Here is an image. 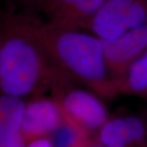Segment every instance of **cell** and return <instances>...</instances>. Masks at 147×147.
I'll list each match as a JSON object with an SVG mask.
<instances>
[{"label": "cell", "instance_id": "cell-4", "mask_svg": "<svg viewBox=\"0 0 147 147\" xmlns=\"http://www.w3.org/2000/svg\"><path fill=\"white\" fill-rule=\"evenodd\" d=\"M147 24V0H105L88 32L110 40Z\"/></svg>", "mask_w": 147, "mask_h": 147}, {"label": "cell", "instance_id": "cell-11", "mask_svg": "<svg viewBox=\"0 0 147 147\" xmlns=\"http://www.w3.org/2000/svg\"><path fill=\"white\" fill-rule=\"evenodd\" d=\"M48 138L53 147H88L92 142L88 131L67 118Z\"/></svg>", "mask_w": 147, "mask_h": 147}, {"label": "cell", "instance_id": "cell-10", "mask_svg": "<svg viewBox=\"0 0 147 147\" xmlns=\"http://www.w3.org/2000/svg\"><path fill=\"white\" fill-rule=\"evenodd\" d=\"M119 92L147 102V50L127 70L119 84Z\"/></svg>", "mask_w": 147, "mask_h": 147}, {"label": "cell", "instance_id": "cell-3", "mask_svg": "<svg viewBox=\"0 0 147 147\" xmlns=\"http://www.w3.org/2000/svg\"><path fill=\"white\" fill-rule=\"evenodd\" d=\"M65 76L51 90L66 118L88 132L98 131L109 120L108 110L103 99L87 88Z\"/></svg>", "mask_w": 147, "mask_h": 147}, {"label": "cell", "instance_id": "cell-8", "mask_svg": "<svg viewBox=\"0 0 147 147\" xmlns=\"http://www.w3.org/2000/svg\"><path fill=\"white\" fill-rule=\"evenodd\" d=\"M98 141L105 147H147L144 116L110 117L98 131Z\"/></svg>", "mask_w": 147, "mask_h": 147}, {"label": "cell", "instance_id": "cell-2", "mask_svg": "<svg viewBox=\"0 0 147 147\" xmlns=\"http://www.w3.org/2000/svg\"><path fill=\"white\" fill-rule=\"evenodd\" d=\"M24 12L32 34L66 75L102 99L120 95L107 66L100 38L90 32L53 26L37 14Z\"/></svg>", "mask_w": 147, "mask_h": 147}, {"label": "cell", "instance_id": "cell-9", "mask_svg": "<svg viewBox=\"0 0 147 147\" xmlns=\"http://www.w3.org/2000/svg\"><path fill=\"white\" fill-rule=\"evenodd\" d=\"M26 101L7 95L0 96V147H27L22 132Z\"/></svg>", "mask_w": 147, "mask_h": 147}, {"label": "cell", "instance_id": "cell-12", "mask_svg": "<svg viewBox=\"0 0 147 147\" xmlns=\"http://www.w3.org/2000/svg\"><path fill=\"white\" fill-rule=\"evenodd\" d=\"M47 0H7V3L20 11L32 14L41 13Z\"/></svg>", "mask_w": 147, "mask_h": 147}, {"label": "cell", "instance_id": "cell-14", "mask_svg": "<svg viewBox=\"0 0 147 147\" xmlns=\"http://www.w3.org/2000/svg\"><path fill=\"white\" fill-rule=\"evenodd\" d=\"M88 147H105V146H102V145L100 144L99 142H98V143H93V142H92V143H91Z\"/></svg>", "mask_w": 147, "mask_h": 147}, {"label": "cell", "instance_id": "cell-1", "mask_svg": "<svg viewBox=\"0 0 147 147\" xmlns=\"http://www.w3.org/2000/svg\"><path fill=\"white\" fill-rule=\"evenodd\" d=\"M68 76L54 62L28 26L25 12L9 6L0 24L1 95L32 98L51 92Z\"/></svg>", "mask_w": 147, "mask_h": 147}, {"label": "cell", "instance_id": "cell-5", "mask_svg": "<svg viewBox=\"0 0 147 147\" xmlns=\"http://www.w3.org/2000/svg\"><path fill=\"white\" fill-rule=\"evenodd\" d=\"M102 43L107 66L119 90L131 65L147 50V24Z\"/></svg>", "mask_w": 147, "mask_h": 147}, {"label": "cell", "instance_id": "cell-6", "mask_svg": "<svg viewBox=\"0 0 147 147\" xmlns=\"http://www.w3.org/2000/svg\"><path fill=\"white\" fill-rule=\"evenodd\" d=\"M66 119V116L53 96L44 95L30 98L26 101L22 132L30 142L49 136Z\"/></svg>", "mask_w": 147, "mask_h": 147}, {"label": "cell", "instance_id": "cell-13", "mask_svg": "<svg viewBox=\"0 0 147 147\" xmlns=\"http://www.w3.org/2000/svg\"><path fill=\"white\" fill-rule=\"evenodd\" d=\"M27 147H53V145L48 137H43L28 142Z\"/></svg>", "mask_w": 147, "mask_h": 147}, {"label": "cell", "instance_id": "cell-15", "mask_svg": "<svg viewBox=\"0 0 147 147\" xmlns=\"http://www.w3.org/2000/svg\"><path fill=\"white\" fill-rule=\"evenodd\" d=\"M143 116H144V119H145V122H146V130H147V114Z\"/></svg>", "mask_w": 147, "mask_h": 147}, {"label": "cell", "instance_id": "cell-7", "mask_svg": "<svg viewBox=\"0 0 147 147\" xmlns=\"http://www.w3.org/2000/svg\"><path fill=\"white\" fill-rule=\"evenodd\" d=\"M105 0H47L41 14L61 28L88 31Z\"/></svg>", "mask_w": 147, "mask_h": 147}]
</instances>
